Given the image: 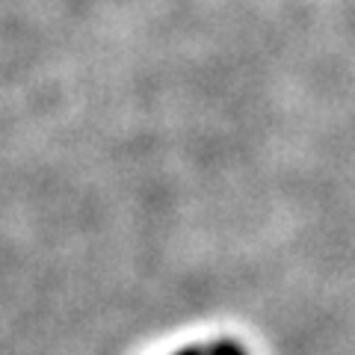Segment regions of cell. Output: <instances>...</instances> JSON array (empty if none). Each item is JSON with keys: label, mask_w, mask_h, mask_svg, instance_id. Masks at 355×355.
I'll use <instances>...</instances> for the list:
<instances>
[{"label": "cell", "mask_w": 355, "mask_h": 355, "mask_svg": "<svg viewBox=\"0 0 355 355\" xmlns=\"http://www.w3.org/2000/svg\"><path fill=\"white\" fill-rule=\"evenodd\" d=\"M210 355H246V352H243L237 343H231V340H219L216 347L210 349Z\"/></svg>", "instance_id": "6da1fadb"}, {"label": "cell", "mask_w": 355, "mask_h": 355, "mask_svg": "<svg viewBox=\"0 0 355 355\" xmlns=\"http://www.w3.org/2000/svg\"><path fill=\"white\" fill-rule=\"evenodd\" d=\"M175 355H205L198 347H187V349H181V352H175Z\"/></svg>", "instance_id": "7a4b0ae2"}]
</instances>
